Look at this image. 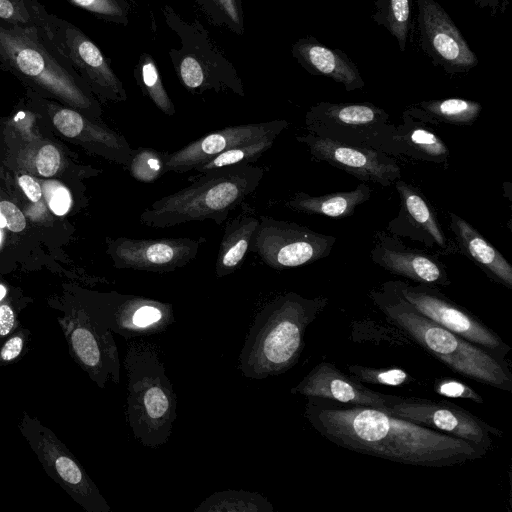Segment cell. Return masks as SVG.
I'll use <instances>...</instances> for the list:
<instances>
[{
    "label": "cell",
    "mask_w": 512,
    "mask_h": 512,
    "mask_svg": "<svg viewBox=\"0 0 512 512\" xmlns=\"http://www.w3.org/2000/svg\"><path fill=\"white\" fill-rule=\"evenodd\" d=\"M124 367L128 376L126 419L134 437L145 447L164 445L176 419V394L156 345L132 342Z\"/></svg>",
    "instance_id": "6"
},
{
    "label": "cell",
    "mask_w": 512,
    "mask_h": 512,
    "mask_svg": "<svg viewBox=\"0 0 512 512\" xmlns=\"http://www.w3.org/2000/svg\"><path fill=\"white\" fill-rule=\"evenodd\" d=\"M425 123L406 110L402 122L395 126L391 140V155L441 165H449L450 152L444 141Z\"/></svg>",
    "instance_id": "23"
},
{
    "label": "cell",
    "mask_w": 512,
    "mask_h": 512,
    "mask_svg": "<svg viewBox=\"0 0 512 512\" xmlns=\"http://www.w3.org/2000/svg\"><path fill=\"white\" fill-rule=\"evenodd\" d=\"M18 183L30 201L38 202L41 199L42 188L31 176L21 175L18 178Z\"/></svg>",
    "instance_id": "44"
},
{
    "label": "cell",
    "mask_w": 512,
    "mask_h": 512,
    "mask_svg": "<svg viewBox=\"0 0 512 512\" xmlns=\"http://www.w3.org/2000/svg\"><path fill=\"white\" fill-rule=\"evenodd\" d=\"M201 240L188 237L109 241L108 252L116 268L166 273L183 268L195 259Z\"/></svg>",
    "instance_id": "17"
},
{
    "label": "cell",
    "mask_w": 512,
    "mask_h": 512,
    "mask_svg": "<svg viewBox=\"0 0 512 512\" xmlns=\"http://www.w3.org/2000/svg\"><path fill=\"white\" fill-rule=\"evenodd\" d=\"M292 54L310 74L332 79L347 92L365 86L358 67L345 52L328 47L313 36L299 39L292 47Z\"/></svg>",
    "instance_id": "22"
},
{
    "label": "cell",
    "mask_w": 512,
    "mask_h": 512,
    "mask_svg": "<svg viewBox=\"0 0 512 512\" xmlns=\"http://www.w3.org/2000/svg\"><path fill=\"white\" fill-rule=\"evenodd\" d=\"M0 68L78 109L99 112L88 86L36 26L0 21Z\"/></svg>",
    "instance_id": "5"
},
{
    "label": "cell",
    "mask_w": 512,
    "mask_h": 512,
    "mask_svg": "<svg viewBox=\"0 0 512 512\" xmlns=\"http://www.w3.org/2000/svg\"><path fill=\"white\" fill-rule=\"evenodd\" d=\"M328 303L325 296L306 298L295 292L267 303L257 313L240 352L242 374L260 380L291 369L304 349L308 326Z\"/></svg>",
    "instance_id": "3"
},
{
    "label": "cell",
    "mask_w": 512,
    "mask_h": 512,
    "mask_svg": "<svg viewBox=\"0 0 512 512\" xmlns=\"http://www.w3.org/2000/svg\"><path fill=\"white\" fill-rule=\"evenodd\" d=\"M372 20L385 28L405 52L412 40L413 27L411 0H371Z\"/></svg>",
    "instance_id": "28"
},
{
    "label": "cell",
    "mask_w": 512,
    "mask_h": 512,
    "mask_svg": "<svg viewBox=\"0 0 512 512\" xmlns=\"http://www.w3.org/2000/svg\"><path fill=\"white\" fill-rule=\"evenodd\" d=\"M250 249L270 268L284 270L327 257L336 237L294 222L262 215Z\"/></svg>",
    "instance_id": "11"
},
{
    "label": "cell",
    "mask_w": 512,
    "mask_h": 512,
    "mask_svg": "<svg viewBox=\"0 0 512 512\" xmlns=\"http://www.w3.org/2000/svg\"><path fill=\"white\" fill-rule=\"evenodd\" d=\"M368 296L390 325L451 371L480 384L512 392V374L506 359L424 316L401 295L394 281L371 289Z\"/></svg>",
    "instance_id": "2"
},
{
    "label": "cell",
    "mask_w": 512,
    "mask_h": 512,
    "mask_svg": "<svg viewBox=\"0 0 512 512\" xmlns=\"http://www.w3.org/2000/svg\"><path fill=\"white\" fill-rule=\"evenodd\" d=\"M296 139L307 146L314 160L326 162L363 182L389 187L401 177L397 161L385 152L339 143L309 132Z\"/></svg>",
    "instance_id": "16"
},
{
    "label": "cell",
    "mask_w": 512,
    "mask_h": 512,
    "mask_svg": "<svg viewBox=\"0 0 512 512\" xmlns=\"http://www.w3.org/2000/svg\"><path fill=\"white\" fill-rule=\"evenodd\" d=\"M142 84L146 94L155 106L168 116L175 114V107L168 96L158 70L150 57H144L141 66Z\"/></svg>",
    "instance_id": "33"
},
{
    "label": "cell",
    "mask_w": 512,
    "mask_h": 512,
    "mask_svg": "<svg viewBox=\"0 0 512 512\" xmlns=\"http://www.w3.org/2000/svg\"><path fill=\"white\" fill-rule=\"evenodd\" d=\"M434 390L437 394L448 398L466 399L478 404L484 402L483 397L477 391L463 382L450 378L436 380Z\"/></svg>",
    "instance_id": "38"
},
{
    "label": "cell",
    "mask_w": 512,
    "mask_h": 512,
    "mask_svg": "<svg viewBox=\"0 0 512 512\" xmlns=\"http://www.w3.org/2000/svg\"><path fill=\"white\" fill-rule=\"evenodd\" d=\"M416 5L413 33L432 64L449 76H461L475 68L477 55L445 9L435 0H416Z\"/></svg>",
    "instance_id": "12"
},
{
    "label": "cell",
    "mask_w": 512,
    "mask_h": 512,
    "mask_svg": "<svg viewBox=\"0 0 512 512\" xmlns=\"http://www.w3.org/2000/svg\"><path fill=\"white\" fill-rule=\"evenodd\" d=\"M47 200L52 212L59 216L66 214L71 207L70 193L61 185H56L50 190Z\"/></svg>",
    "instance_id": "41"
},
{
    "label": "cell",
    "mask_w": 512,
    "mask_h": 512,
    "mask_svg": "<svg viewBox=\"0 0 512 512\" xmlns=\"http://www.w3.org/2000/svg\"><path fill=\"white\" fill-rule=\"evenodd\" d=\"M395 126L384 109L369 102L322 101L312 105L305 115V129L313 135L389 155Z\"/></svg>",
    "instance_id": "8"
},
{
    "label": "cell",
    "mask_w": 512,
    "mask_h": 512,
    "mask_svg": "<svg viewBox=\"0 0 512 512\" xmlns=\"http://www.w3.org/2000/svg\"><path fill=\"white\" fill-rule=\"evenodd\" d=\"M31 331L21 324L0 342V367L17 363L27 353Z\"/></svg>",
    "instance_id": "34"
},
{
    "label": "cell",
    "mask_w": 512,
    "mask_h": 512,
    "mask_svg": "<svg viewBox=\"0 0 512 512\" xmlns=\"http://www.w3.org/2000/svg\"><path fill=\"white\" fill-rule=\"evenodd\" d=\"M271 502L263 495L228 489L213 493L204 499L195 512H272Z\"/></svg>",
    "instance_id": "29"
},
{
    "label": "cell",
    "mask_w": 512,
    "mask_h": 512,
    "mask_svg": "<svg viewBox=\"0 0 512 512\" xmlns=\"http://www.w3.org/2000/svg\"><path fill=\"white\" fill-rule=\"evenodd\" d=\"M371 193V188L363 182L353 190L325 195L297 192L285 202V206L299 213L344 218L353 215L355 208L366 202Z\"/></svg>",
    "instance_id": "25"
},
{
    "label": "cell",
    "mask_w": 512,
    "mask_h": 512,
    "mask_svg": "<svg viewBox=\"0 0 512 512\" xmlns=\"http://www.w3.org/2000/svg\"><path fill=\"white\" fill-rule=\"evenodd\" d=\"M474 4L489 13L491 17H496L498 14H505L510 0H472Z\"/></svg>",
    "instance_id": "45"
},
{
    "label": "cell",
    "mask_w": 512,
    "mask_h": 512,
    "mask_svg": "<svg viewBox=\"0 0 512 512\" xmlns=\"http://www.w3.org/2000/svg\"><path fill=\"white\" fill-rule=\"evenodd\" d=\"M35 26L75 73L99 97L126 100L122 82L115 75L98 46L77 26L49 13L37 0L33 3Z\"/></svg>",
    "instance_id": "7"
},
{
    "label": "cell",
    "mask_w": 512,
    "mask_h": 512,
    "mask_svg": "<svg viewBox=\"0 0 512 512\" xmlns=\"http://www.w3.org/2000/svg\"><path fill=\"white\" fill-rule=\"evenodd\" d=\"M179 75L182 83L189 90L196 91L206 83L204 69L200 62L192 56H186L182 59Z\"/></svg>",
    "instance_id": "39"
},
{
    "label": "cell",
    "mask_w": 512,
    "mask_h": 512,
    "mask_svg": "<svg viewBox=\"0 0 512 512\" xmlns=\"http://www.w3.org/2000/svg\"><path fill=\"white\" fill-rule=\"evenodd\" d=\"M287 126L286 120H273L234 125L211 132L169 153L166 160V173H185L194 170L198 165L232 147L269 136L278 137Z\"/></svg>",
    "instance_id": "18"
},
{
    "label": "cell",
    "mask_w": 512,
    "mask_h": 512,
    "mask_svg": "<svg viewBox=\"0 0 512 512\" xmlns=\"http://www.w3.org/2000/svg\"><path fill=\"white\" fill-rule=\"evenodd\" d=\"M277 137L269 136L253 142L232 147L205 163L194 168L196 172L203 173L209 170L233 166L237 164H252L258 160L264 152L269 150Z\"/></svg>",
    "instance_id": "30"
},
{
    "label": "cell",
    "mask_w": 512,
    "mask_h": 512,
    "mask_svg": "<svg viewBox=\"0 0 512 512\" xmlns=\"http://www.w3.org/2000/svg\"><path fill=\"white\" fill-rule=\"evenodd\" d=\"M450 230L458 251L473 261L490 279L512 289V266L480 232L449 212Z\"/></svg>",
    "instance_id": "24"
},
{
    "label": "cell",
    "mask_w": 512,
    "mask_h": 512,
    "mask_svg": "<svg viewBox=\"0 0 512 512\" xmlns=\"http://www.w3.org/2000/svg\"><path fill=\"white\" fill-rule=\"evenodd\" d=\"M57 322L72 360L99 387L120 382V361L112 331L99 325L79 304L65 309Z\"/></svg>",
    "instance_id": "10"
},
{
    "label": "cell",
    "mask_w": 512,
    "mask_h": 512,
    "mask_svg": "<svg viewBox=\"0 0 512 512\" xmlns=\"http://www.w3.org/2000/svg\"><path fill=\"white\" fill-rule=\"evenodd\" d=\"M290 391L292 394H299L306 398L370 406L388 413L387 394L369 389L327 361L318 363Z\"/></svg>",
    "instance_id": "21"
},
{
    "label": "cell",
    "mask_w": 512,
    "mask_h": 512,
    "mask_svg": "<svg viewBox=\"0 0 512 512\" xmlns=\"http://www.w3.org/2000/svg\"><path fill=\"white\" fill-rule=\"evenodd\" d=\"M1 240H2V233H1V231H0V243H1Z\"/></svg>",
    "instance_id": "47"
},
{
    "label": "cell",
    "mask_w": 512,
    "mask_h": 512,
    "mask_svg": "<svg viewBox=\"0 0 512 512\" xmlns=\"http://www.w3.org/2000/svg\"><path fill=\"white\" fill-rule=\"evenodd\" d=\"M73 5L103 20L124 23L126 12L121 0H68Z\"/></svg>",
    "instance_id": "36"
},
{
    "label": "cell",
    "mask_w": 512,
    "mask_h": 512,
    "mask_svg": "<svg viewBox=\"0 0 512 512\" xmlns=\"http://www.w3.org/2000/svg\"><path fill=\"white\" fill-rule=\"evenodd\" d=\"M34 0H0V21L22 27L35 26Z\"/></svg>",
    "instance_id": "35"
},
{
    "label": "cell",
    "mask_w": 512,
    "mask_h": 512,
    "mask_svg": "<svg viewBox=\"0 0 512 512\" xmlns=\"http://www.w3.org/2000/svg\"><path fill=\"white\" fill-rule=\"evenodd\" d=\"M55 127L66 137L76 138L92 124L87 123L84 117L70 108H60L53 114Z\"/></svg>",
    "instance_id": "37"
},
{
    "label": "cell",
    "mask_w": 512,
    "mask_h": 512,
    "mask_svg": "<svg viewBox=\"0 0 512 512\" xmlns=\"http://www.w3.org/2000/svg\"><path fill=\"white\" fill-rule=\"evenodd\" d=\"M386 407L389 414L465 440L487 452L492 447L491 435H503L500 429L450 402L387 395Z\"/></svg>",
    "instance_id": "13"
},
{
    "label": "cell",
    "mask_w": 512,
    "mask_h": 512,
    "mask_svg": "<svg viewBox=\"0 0 512 512\" xmlns=\"http://www.w3.org/2000/svg\"><path fill=\"white\" fill-rule=\"evenodd\" d=\"M6 227V221H5V218L4 216L2 215L1 211H0V228H4Z\"/></svg>",
    "instance_id": "46"
},
{
    "label": "cell",
    "mask_w": 512,
    "mask_h": 512,
    "mask_svg": "<svg viewBox=\"0 0 512 512\" xmlns=\"http://www.w3.org/2000/svg\"><path fill=\"white\" fill-rule=\"evenodd\" d=\"M304 416L321 436L340 447L402 464L447 467L487 454L465 440L370 406L307 398Z\"/></svg>",
    "instance_id": "1"
},
{
    "label": "cell",
    "mask_w": 512,
    "mask_h": 512,
    "mask_svg": "<svg viewBox=\"0 0 512 512\" xmlns=\"http://www.w3.org/2000/svg\"><path fill=\"white\" fill-rule=\"evenodd\" d=\"M200 174L189 186L153 202L140 214V222L156 229L204 220L221 225L258 188L264 170L237 164Z\"/></svg>",
    "instance_id": "4"
},
{
    "label": "cell",
    "mask_w": 512,
    "mask_h": 512,
    "mask_svg": "<svg viewBox=\"0 0 512 512\" xmlns=\"http://www.w3.org/2000/svg\"><path fill=\"white\" fill-rule=\"evenodd\" d=\"M395 188L400 198V210L388 224V231L397 237H408L436 248L437 253L448 255L458 251L455 243L444 234L433 207L418 188L398 179Z\"/></svg>",
    "instance_id": "20"
},
{
    "label": "cell",
    "mask_w": 512,
    "mask_h": 512,
    "mask_svg": "<svg viewBox=\"0 0 512 512\" xmlns=\"http://www.w3.org/2000/svg\"><path fill=\"white\" fill-rule=\"evenodd\" d=\"M259 223V218L246 211L227 222L215 264L218 278L232 274L242 265Z\"/></svg>",
    "instance_id": "26"
},
{
    "label": "cell",
    "mask_w": 512,
    "mask_h": 512,
    "mask_svg": "<svg viewBox=\"0 0 512 512\" xmlns=\"http://www.w3.org/2000/svg\"><path fill=\"white\" fill-rule=\"evenodd\" d=\"M401 295L419 312L435 323L505 359L511 347L501 337L466 308L448 298L437 286L411 285L394 281Z\"/></svg>",
    "instance_id": "14"
},
{
    "label": "cell",
    "mask_w": 512,
    "mask_h": 512,
    "mask_svg": "<svg viewBox=\"0 0 512 512\" xmlns=\"http://www.w3.org/2000/svg\"><path fill=\"white\" fill-rule=\"evenodd\" d=\"M82 307L99 325L125 338L159 333L174 322L171 304L142 296L112 293L99 306Z\"/></svg>",
    "instance_id": "15"
},
{
    "label": "cell",
    "mask_w": 512,
    "mask_h": 512,
    "mask_svg": "<svg viewBox=\"0 0 512 512\" xmlns=\"http://www.w3.org/2000/svg\"><path fill=\"white\" fill-rule=\"evenodd\" d=\"M349 375L362 384L404 386L415 379L399 367L373 368L362 365H347Z\"/></svg>",
    "instance_id": "32"
},
{
    "label": "cell",
    "mask_w": 512,
    "mask_h": 512,
    "mask_svg": "<svg viewBox=\"0 0 512 512\" xmlns=\"http://www.w3.org/2000/svg\"><path fill=\"white\" fill-rule=\"evenodd\" d=\"M61 163L60 153L53 145H45L39 149L35 157V167L37 172L50 177L57 173Z\"/></svg>",
    "instance_id": "40"
},
{
    "label": "cell",
    "mask_w": 512,
    "mask_h": 512,
    "mask_svg": "<svg viewBox=\"0 0 512 512\" xmlns=\"http://www.w3.org/2000/svg\"><path fill=\"white\" fill-rule=\"evenodd\" d=\"M18 429L45 473L78 505L86 512L111 511L108 502L82 464L50 428L24 411Z\"/></svg>",
    "instance_id": "9"
},
{
    "label": "cell",
    "mask_w": 512,
    "mask_h": 512,
    "mask_svg": "<svg viewBox=\"0 0 512 512\" xmlns=\"http://www.w3.org/2000/svg\"><path fill=\"white\" fill-rule=\"evenodd\" d=\"M371 249L372 261L384 270L416 284L446 287L451 284L446 266L438 253L406 246L387 231H378Z\"/></svg>",
    "instance_id": "19"
},
{
    "label": "cell",
    "mask_w": 512,
    "mask_h": 512,
    "mask_svg": "<svg viewBox=\"0 0 512 512\" xmlns=\"http://www.w3.org/2000/svg\"><path fill=\"white\" fill-rule=\"evenodd\" d=\"M406 111L428 124L472 125L480 116L482 105L468 99L446 98L422 101Z\"/></svg>",
    "instance_id": "27"
},
{
    "label": "cell",
    "mask_w": 512,
    "mask_h": 512,
    "mask_svg": "<svg viewBox=\"0 0 512 512\" xmlns=\"http://www.w3.org/2000/svg\"><path fill=\"white\" fill-rule=\"evenodd\" d=\"M0 211L5 218L6 227L13 232H20L26 226V220L21 210L9 201L0 202Z\"/></svg>",
    "instance_id": "42"
},
{
    "label": "cell",
    "mask_w": 512,
    "mask_h": 512,
    "mask_svg": "<svg viewBox=\"0 0 512 512\" xmlns=\"http://www.w3.org/2000/svg\"><path fill=\"white\" fill-rule=\"evenodd\" d=\"M216 7H218L223 16L227 19L228 23L235 28H241L242 15L238 0H212Z\"/></svg>",
    "instance_id": "43"
},
{
    "label": "cell",
    "mask_w": 512,
    "mask_h": 512,
    "mask_svg": "<svg viewBox=\"0 0 512 512\" xmlns=\"http://www.w3.org/2000/svg\"><path fill=\"white\" fill-rule=\"evenodd\" d=\"M168 154L150 147L132 149L130 162L127 165L130 176L142 183L155 182L166 173Z\"/></svg>",
    "instance_id": "31"
}]
</instances>
